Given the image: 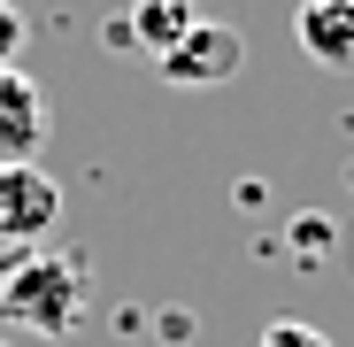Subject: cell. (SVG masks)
<instances>
[{
  "mask_svg": "<svg viewBox=\"0 0 354 347\" xmlns=\"http://www.w3.org/2000/svg\"><path fill=\"white\" fill-rule=\"evenodd\" d=\"M292 255H301V263H324V255H331V216H301V224H292Z\"/></svg>",
  "mask_w": 354,
  "mask_h": 347,
  "instance_id": "cell-8",
  "label": "cell"
},
{
  "mask_svg": "<svg viewBox=\"0 0 354 347\" xmlns=\"http://www.w3.org/2000/svg\"><path fill=\"white\" fill-rule=\"evenodd\" d=\"M46 93H39V78L31 70H0V162H39V147H46Z\"/></svg>",
  "mask_w": 354,
  "mask_h": 347,
  "instance_id": "cell-4",
  "label": "cell"
},
{
  "mask_svg": "<svg viewBox=\"0 0 354 347\" xmlns=\"http://www.w3.org/2000/svg\"><path fill=\"white\" fill-rule=\"evenodd\" d=\"M24 31H31V24H24V8H16V0H0V70L24 54Z\"/></svg>",
  "mask_w": 354,
  "mask_h": 347,
  "instance_id": "cell-9",
  "label": "cell"
},
{
  "mask_svg": "<svg viewBox=\"0 0 354 347\" xmlns=\"http://www.w3.org/2000/svg\"><path fill=\"white\" fill-rule=\"evenodd\" d=\"M247 70V31L239 24H193L185 39H177L169 54H154V78L177 85V93H201V85H231Z\"/></svg>",
  "mask_w": 354,
  "mask_h": 347,
  "instance_id": "cell-2",
  "label": "cell"
},
{
  "mask_svg": "<svg viewBox=\"0 0 354 347\" xmlns=\"http://www.w3.org/2000/svg\"><path fill=\"white\" fill-rule=\"evenodd\" d=\"M93 301V270L62 247H16V263L0 270V324L31 339H70Z\"/></svg>",
  "mask_w": 354,
  "mask_h": 347,
  "instance_id": "cell-1",
  "label": "cell"
},
{
  "mask_svg": "<svg viewBox=\"0 0 354 347\" xmlns=\"http://www.w3.org/2000/svg\"><path fill=\"white\" fill-rule=\"evenodd\" d=\"M0 347H8V332H0Z\"/></svg>",
  "mask_w": 354,
  "mask_h": 347,
  "instance_id": "cell-10",
  "label": "cell"
},
{
  "mask_svg": "<svg viewBox=\"0 0 354 347\" xmlns=\"http://www.w3.org/2000/svg\"><path fill=\"white\" fill-rule=\"evenodd\" d=\"M193 24H201V8H193V0H131V16H124L131 46H147V62H154V54H169Z\"/></svg>",
  "mask_w": 354,
  "mask_h": 347,
  "instance_id": "cell-6",
  "label": "cell"
},
{
  "mask_svg": "<svg viewBox=\"0 0 354 347\" xmlns=\"http://www.w3.org/2000/svg\"><path fill=\"white\" fill-rule=\"evenodd\" d=\"M254 347H339L324 324H308V317H270L262 332H254Z\"/></svg>",
  "mask_w": 354,
  "mask_h": 347,
  "instance_id": "cell-7",
  "label": "cell"
},
{
  "mask_svg": "<svg viewBox=\"0 0 354 347\" xmlns=\"http://www.w3.org/2000/svg\"><path fill=\"white\" fill-rule=\"evenodd\" d=\"M62 224V186L39 162H0V247H39Z\"/></svg>",
  "mask_w": 354,
  "mask_h": 347,
  "instance_id": "cell-3",
  "label": "cell"
},
{
  "mask_svg": "<svg viewBox=\"0 0 354 347\" xmlns=\"http://www.w3.org/2000/svg\"><path fill=\"white\" fill-rule=\"evenodd\" d=\"M292 46L316 70H354V0H301L292 8Z\"/></svg>",
  "mask_w": 354,
  "mask_h": 347,
  "instance_id": "cell-5",
  "label": "cell"
}]
</instances>
